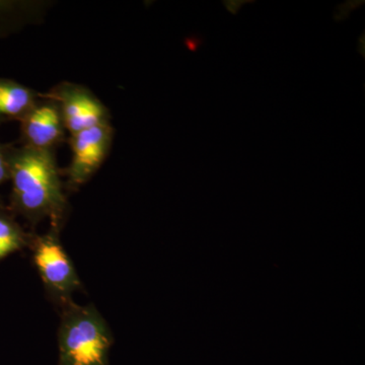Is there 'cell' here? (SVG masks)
<instances>
[{
	"mask_svg": "<svg viewBox=\"0 0 365 365\" xmlns=\"http://www.w3.org/2000/svg\"><path fill=\"white\" fill-rule=\"evenodd\" d=\"M9 165L16 208L33 222L49 218L57 227L66 209V198L53 150L25 144L9 148Z\"/></svg>",
	"mask_w": 365,
	"mask_h": 365,
	"instance_id": "obj_1",
	"label": "cell"
},
{
	"mask_svg": "<svg viewBox=\"0 0 365 365\" xmlns=\"http://www.w3.org/2000/svg\"><path fill=\"white\" fill-rule=\"evenodd\" d=\"M112 343L109 327L95 307L64 302L58 365H108Z\"/></svg>",
	"mask_w": 365,
	"mask_h": 365,
	"instance_id": "obj_2",
	"label": "cell"
},
{
	"mask_svg": "<svg viewBox=\"0 0 365 365\" xmlns=\"http://www.w3.org/2000/svg\"><path fill=\"white\" fill-rule=\"evenodd\" d=\"M113 135L110 122L71 135V160L66 170L71 188L83 186L102 167L109 155Z\"/></svg>",
	"mask_w": 365,
	"mask_h": 365,
	"instance_id": "obj_3",
	"label": "cell"
},
{
	"mask_svg": "<svg viewBox=\"0 0 365 365\" xmlns=\"http://www.w3.org/2000/svg\"><path fill=\"white\" fill-rule=\"evenodd\" d=\"M33 251L34 262L46 287L62 302H68L72 292L81 285V280L57 235L36 237Z\"/></svg>",
	"mask_w": 365,
	"mask_h": 365,
	"instance_id": "obj_4",
	"label": "cell"
},
{
	"mask_svg": "<svg viewBox=\"0 0 365 365\" xmlns=\"http://www.w3.org/2000/svg\"><path fill=\"white\" fill-rule=\"evenodd\" d=\"M46 98L58 106L64 128L71 135L110 122L107 108L83 86L64 83Z\"/></svg>",
	"mask_w": 365,
	"mask_h": 365,
	"instance_id": "obj_5",
	"label": "cell"
},
{
	"mask_svg": "<svg viewBox=\"0 0 365 365\" xmlns=\"http://www.w3.org/2000/svg\"><path fill=\"white\" fill-rule=\"evenodd\" d=\"M20 122L24 144L30 148L53 150L66 136L58 106L48 98L38 101Z\"/></svg>",
	"mask_w": 365,
	"mask_h": 365,
	"instance_id": "obj_6",
	"label": "cell"
},
{
	"mask_svg": "<svg viewBox=\"0 0 365 365\" xmlns=\"http://www.w3.org/2000/svg\"><path fill=\"white\" fill-rule=\"evenodd\" d=\"M31 88L9 79L0 78V121L16 119L20 121L38 102Z\"/></svg>",
	"mask_w": 365,
	"mask_h": 365,
	"instance_id": "obj_7",
	"label": "cell"
},
{
	"mask_svg": "<svg viewBox=\"0 0 365 365\" xmlns=\"http://www.w3.org/2000/svg\"><path fill=\"white\" fill-rule=\"evenodd\" d=\"M25 241L21 228L6 216L0 215V259L20 250Z\"/></svg>",
	"mask_w": 365,
	"mask_h": 365,
	"instance_id": "obj_8",
	"label": "cell"
},
{
	"mask_svg": "<svg viewBox=\"0 0 365 365\" xmlns=\"http://www.w3.org/2000/svg\"><path fill=\"white\" fill-rule=\"evenodd\" d=\"M9 150L0 144V184L9 179Z\"/></svg>",
	"mask_w": 365,
	"mask_h": 365,
	"instance_id": "obj_9",
	"label": "cell"
},
{
	"mask_svg": "<svg viewBox=\"0 0 365 365\" xmlns=\"http://www.w3.org/2000/svg\"><path fill=\"white\" fill-rule=\"evenodd\" d=\"M205 43V38L203 36L195 34V35L190 36L185 40V45L188 48L189 51L197 52L202 45Z\"/></svg>",
	"mask_w": 365,
	"mask_h": 365,
	"instance_id": "obj_10",
	"label": "cell"
}]
</instances>
